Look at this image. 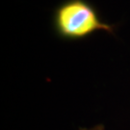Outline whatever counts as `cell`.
Listing matches in <instances>:
<instances>
[{"instance_id":"cell-1","label":"cell","mask_w":130,"mask_h":130,"mask_svg":"<svg viewBox=\"0 0 130 130\" xmlns=\"http://www.w3.org/2000/svg\"><path fill=\"white\" fill-rule=\"evenodd\" d=\"M52 27L64 41H80L94 33L115 34L116 25L105 22L96 7L88 0H64L53 11Z\"/></svg>"},{"instance_id":"cell-2","label":"cell","mask_w":130,"mask_h":130,"mask_svg":"<svg viewBox=\"0 0 130 130\" xmlns=\"http://www.w3.org/2000/svg\"><path fill=\"white\" fill-rule=\"evenodd\" d=\"M79 130H105V127L103 124H96L91 128H80Z\"/></svg>"}]
</instances>
